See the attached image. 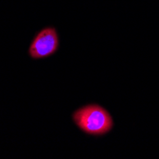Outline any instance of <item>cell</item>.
<instances>
[{
    "label": "cell",
    "instance_id": "6da1fadb",
    "mask_svg": "<svg viewBox=\"0 0 159 159\" xmlns=\"http://www.w3.org/2000/svg\"><path fill=\"white\" fill-rule=\"evenodd\" d=\"M73 118L83 132L93 135L105 134L113 126L110 113L97 105H89L77 110Z\"/></svg>",
    "mask_w": 159,
    "mask_h": 159
},
{
    "label": "cell",
    "instance_id": "7a4b0ae2",
    "mask_svg": "<svg viewBox=\"0 0 159 159\" xmlns=\"http://www.w3.org/2000/svg\"><path fill=\"white\" fill-rule=\"evenodd\" d=\"M59 45L58 35L54 28L49 27L40 31L29 49V54L34 59H41L53 54Z\"/></svg>",
    "mask_w": 159,
    "mask_h": 159
}]
</instances>
